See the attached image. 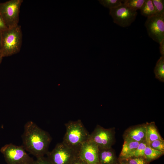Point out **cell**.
<instances>
[{
    "label": "cell",
    "mask_w": 164,
    "mask_h": 164,
    "mask_svg": "<svg viewBox=\"0 0 164 164\" xmlns=\"http://www.w3.org/2000/svg\"><path fill=\"white\" fill-rule=\"evenodd\" d=\"M149 146L153 149L164 153V141L163 139L154 140L150 143Z\"/></svg>",
    "instance_id": "603a6c76"
},
{
    "label": "cell",
    "mask_w": 164,
    "mask_h": 164,
    "mask_svg": "<svg viewBox=\"0 0 164 164\" xmlns=\"http://www.w3.org/2000/svg\"><path fill=\"white\" fill-rule=\"evenodd\" d=\"M3 57H2V56L0 57V63H1V62H2V61Z\"/></svg>",
    "instance_id": "f546056e"
},
{
    "label": "cell",
    "mask_w": 164,
    "mask_h": 164,
    "mask_svg": "<svg viewBox=\"0 0 164 164\" xmlns=\"http://www.w3.org/2000/svg\"><path fill=\"white\" fill-rule=\"evenodd\" d=\"M152 0L155 8V15H161L164 14V0Z\"/></svg>",
    "instance_id": "7402d4cb"
},
{
    "label": "cell",
    "mask_w": 164,
    "mask_h": 164,
    "mask_svg": "<svg viewBox=\"0 0 164 164\" xmlns=\"http://www.w3.org/2000/svg\"><path fill=\"white\" fill-rule=\"evenodd\" d=\"M140 10L141 14L147 18L155 15V10L152 0H145Z\"/></svg>",
    "instance_id": "9a60e30c"
},
{
    "label": "cell",
    "mask_w": 164,
    "mask_h": 164,
    "mask_svg": "<svg viewBox=\"0 0 164 164\" xmlns=\"http://www.w3.org/2000/svg\"><path fill=\"white\" fill-rule=\"evenodd\" d=\"M109 9V15L113 22L123 27L131 25L135 20L138 13L125 5L123 3L118 7Z\"/></svg>",
    "instance_id": "52a82bcc"
},
{
    "label": "cell",
    "mask_w": 164,
    "mask_h": 164,
    "mask_svg": "<svg viewBox=\"0 0 164 164\" xmlns=\"http://www.w3.org/2000/svg\"><path fill=\"white\" fill-rule=\"evenodd\" d=\"M126 164H148L146 159L142 157H131L121 159Z\"/></svg>",
    "instance_id": "ffe728a7"
},
{
    "label": "cell",
    "mask_w": 164,
    "mask_h": 164,
    "mask_svg": "<svg viewBox=\"0 0 164 164\" xmlns=\"http://www.w3.org/2000/svg\"><path fill=\"white\" fill-rule=\"evenodd\" d=\"M163 154V153L153 149L147 145L144 152L145 158L148 163L159 158Z\"/></svg>",
    "instance_id": "e0dca14e"
},
{
    "label": "cell",
    "mask_w": 164,
    "mask_h": 164,
    "mask_svg": "<svg viewBox=\"0 0 164 164\" xmlns=\"http://www.w3.org/2000/svg\"><path fill=\"white\" fill-rule=\"evenodd\" d=\"M155 77L160 81L164 82V56L158 60L154 69Z\"/></svg>",
    "instance_id": "2e32d148"
},
{
    "label": "cell",
    "mask_w": 164,
    "mask_h": 164,
    "mask_svg": "<svg viewBox=\"0 0 164 164\" xmlns=\"http://www.w3.org/2000/svg\"><path fill=\"white\" fill-rule=\"evenodd\" d=\"M39 157L38 161L35 164H52L50 162H47Z\"/></svg>",
    "instance_id": "4316f807"
},
{
    "label": "cell",
    "mask_w": 164,
    "mask_h": 164,
    "mask_svg": "<svg viewBox=\"0 0 164 164\" xmlns=\"http://www.w3.org/2000/svg\"></svg>",
    "instance_id": "d6a6232c"
},
{
    "label": "cell",
    "mask_w": 164,
    "mask_h": 164,
    "mask_svg": "<svg viewBox=\"0 0 164 164\" xmlns=\"http://www.w3.org/2000/svg\"></svg>",
    "instance_id": "1f68e13d"
},
{
    "label": "cell",
    "mask_w": 164,
    "mask_h": 164,
    "mask_svg": "<svg viewBox=\"0 0 164 164\" xmlns=\"http://www.w3.org/2000/svg\"><path fill=\"white\" fill-rule=\"evenodd\" d=\"M115 128H105L97 125L90 134L89 140L95 143L98 148L112 147L115 142Z\"/></svg>",
    "instance_id": "8992f818"
},
{
    "label": "cell",
    "mask_w": 164,
    "mask_h": 164,
    "mask_svg": "<svg viewBox=\"0 0 164 164\" xmlns=\"http://www.w3.org/2000/svg\"><path fill=\"white\" fill-rule=\"evenodd\" d=\"M145 0H124L123 3L131 9L136 11L140 9Z\"/></svg>",
    "instance_id": "ac0fdd59"
},
{
    "label": "cell",
    "mask_w": 164,
    "mask_h": 164,
    "mask_svg": "<svg viewBox=\"0 0 164 164\" xmlns=\"http://www.w3.org/2000/svg\"><path fill=\"white\" fill-rule=\"evenodd\" d=\"M100 4L104 7L109 9L117 7L123 3V0H99Z\"/></svg>",
    "instance_id": "d6986e66"
},
{
    "label": "cell",
    "mask_w": 164,
    "mask_h": 164,
    "mask_svg": "<svg viewBox=\"0 0 164 164\" xmlns=\"http://www.w3.org/2000/svg\"><path fill=\"white\" fill-rule=\"evenodd\" d=\"M22 34L20 26L8 28L1 32L0 51L3 57L10 56L20 51Z\"/></svg>",
    "instance_id": "3957f363"
},
{
    "label": "cell",
    "mask_w": 164,
    "mask_h": 164,
    "mask_svg": "<svg viewBox=\"0 0 164 164\" xmlns=\"http://www.w3.org/2000/svg\"><path fill=\"white\" fill-rule=\"evenodd\" d=\"M47 154L52 164H71L78 157V152L69 148L62 142L57 143Z\"/></svg>",
    "instance_id": "5b68a950"
},
{
    "label": "cell",
    "mask_w": 164,
    "mask_h": 164,
    "mask_svg": "<svg viewBox=\"0 0 164 164\" xmlns=\"http://www.w3.org/2000/svg\"><path fill=\"white\" fill-rule=\"evenodd\" d=\"M78 156L87 164H99L98 147L91 140H88L82 144Z\"/></svg>",
    "instance_id": "30bf717a"
},
{
    "label": "cell",
    "mask_w": 164,
    "mask_h": 164,
    "mask_svg": "<svg viewBox=\"0 0 164 164\" xmlns=\"http://www.w3.org/2000/svg\"><path fill=\"white\" fill-rule=\"evenodd\" d=\"M65 125L66 132L62 142L78 152L82 144L88 140L90 133L80 119L69 121Z\"/></svg>",
    "instance_id": "7a4b0ae2"
},
{
    "label": "cell",
    "mask_w": 164,
    "mask_h": 164,
    "mask_svg": "<svg viewBox=\"0 0 164 164\" xmlns=\"http://www.w3.org/2000/svg\"><path fill=\"white\" fill-rule=\"evenodd\" d=\"M7 28L0 14V32L1 33Z\"/></svg>",
    "instance_id": "cb8c5ba5"
},
{
    "label": "cell",
    "mask_w": 164,
    "mask_h": 164,
    "mask_svg": "<svg viewBox=\"0 0 164 164\" xmlns=\"http://www.w3.org/2000/svg\"><path fill=\"white\" fill-rule=\"evenodd\" d=\"M1 56H2L1 53V52H0V57H1Z\"/></svg>",
    "instance_id": "4dcf8cb0"
},
{
    "label": "cell",
    "mask_w": 164,
    "mask_h": 164,
    "mask_svg": "<svg viewBox=\"0 0 164 164\" xmlns=\"http://www.w3.org/2000/svg\"><path fill=\"white\" fill-rule=\"evenodd\" d=\"M22 0H10L0 3V14L8 28L18 25L20 8Z\"/></svg>",
    "instance_id": "277c9868"
},
{
    "label": "cell",
    "mask_w": 164,
    "mask_h": 164,
    "mask_svg": "<svg viewBox=\"0 0 164 164\" xmlns=\"http://www.w3.org/2000/svg\"><path fill=\"white\" fill-rule=\"evenodd\" d=\"M149 36L159 43L164 39V14L147 18L145 23Z\"/></svg>",
    "instance_id": "ba28073f"
},
{
    "label": "cell",
    "mask_w": 164,
    "mask_h": 164,
    "mask_svg": "<svg viewBox=\"0 0 164 164\" xmlns=\"http://www.w3.org/2000/svg\"><path fill=\"white\" fill-rule=\"evenodd\" d=\"M1 46V33L0 32V50Z\"/></svg>",
    "instance_id": "f1b7e54d"
},
{
    "label": "cell",
    "mask_w": 164,
    "mask_h": 164,
    "mask_svg": "<svg viewBox=\"0 0 164 164\" xmlns=\"http://www.w3.org/2000/svg\"><path fill=\"white\" fill-rule=\"evenodd\" d=\"M159 44L160 53L162 56H164V39L161 41Z\"/></svg>",
    "instance_id": "d4e9b609"
},
{
    "label": "cell",
    "mask_w": 164,
    "mask_h": 164,
    "mask_svg": "<svg viewBox=\"0 0 164 164\" xmlns=\"http://www.w3.org/2000/svg\"><path fill=\"white\" fill-rule=\"evenodd\" d=\"M22 137L23 146L30 153L41 157L48 152L52 138L33 122L29 121L25 124Z\"/></svg>",
    "instance_id": "6da1fadb"
},
{
    "label": "cell",
    "mask_w": 164,
    "mask_h": 164,
    "mask_svg": "<svg viewBox=\"0 0 164 164\" xmlns=\"http://www.w3.org/2000/svg\"><path fill=\"white\" fill-rule=\"evenodd\" d=\"M0 151L7 160L13 164L24 163L29 158L23 145L17 146L10 143L2 147Z\"/></svg>",
    "instance_id": "9c48e42d"
},
{
    "label": "cell",
    "mask_w": 164,
    "mask_h": 164,
    "mask_svg": "<svg viewBox=\"0 0 164 164\" xmlns=\"http://www.w3.org/2000/svg\"><path fill=\"white\" fill-rule=\"evenodd\" d=\"M146 124H143L130 127L123 135L124 138H129L139 142L145 141Z\"/></svg>",
    "instance_id": "8fae6325"
},
{
    "label": "cell",
    "mask_w": 164,
    "mask_h": 164,
    "mask_svg": "<svg viewBox=\"0 0 164 164\" xmlns=\"http://www.w3.org/2000/svg\"><path fill=\"white\" fill-rule=\"evenodd\" d=\"M99 164H119V160L112 147L98 148Z\"/></svg>",
    "instance_id": "7c38bea8"
},
{
    "label": "cell",
    "mask_w": 164,
    "mask_h": 164,
    "mask_svg": "<svg viewBox=\"0 0 164 164\" xmlns=\"http://www.w3.org/2000/svg\"><path fill=\"white\" fill-rule=\"evenodd\" d=\"M71 164H87L80 159L78 156L77 157Z\"/></svg>",
    "instance_id": "484cf974"
},
{
    "label": "cell",
    "mask_w": 164,
    "mask_h": 164,
    "mask_svg": "<svg viewBox=\"0 0 164 164\" xmlns=\"http://www.w3.org/2000/svg\"><path fill=\"white\" fill-rule=\"evenodd\" d=\"M147 145L145 142H140L135 150L129 157H142L145 158L144 152Z\"/></svg>",
    "instance_id": "44dd1931"
},
{
    "label": "cell",
    "mask_w": 164,
    "mask_h": 164,
    "mask_svg": "<svg viewBox=\"0 0 164 164\" xmlns=\"http://www.w3.org/2000/svg\"><path fill=\"white\" fill-rule=\"evenodd\" d=\"M146 124L145 141L147 145L149 146L153 141L156 140H163L160 135L154 122Z\"/></svg>",
    "instance_id": "5bb4252c"
},
{
    "label": "cell",
    "mask_w": 164,
    "mask_h": 164,
    "mask_svg": "<svg viewBox=\"0 0 164 164\" xmlns=\"http://www.w3.org/2000/svg\"><path fill=\"white\" fill-rule=\"evenodd\" d=\"M124 139V142L118 159L129 157L135 150L140 143L129 138Z\"/></svg>",
    "instance_id": "4fadbf2b"
},
{
    "label": "cell",
    "mask_w": 164,
    "mask_h": 164,
    "mask_svg": "<svg viewBox=\"0 0 164 164\" xmlns=\"http://www.w3.org/2000/svg\"><path fill=\"white\" fill-rule=\"evenodd\" d=\"M119 164H126L122 160H119Z\"/></svg>",
    "instance_id": "83f0119b"
}]
</instances>
